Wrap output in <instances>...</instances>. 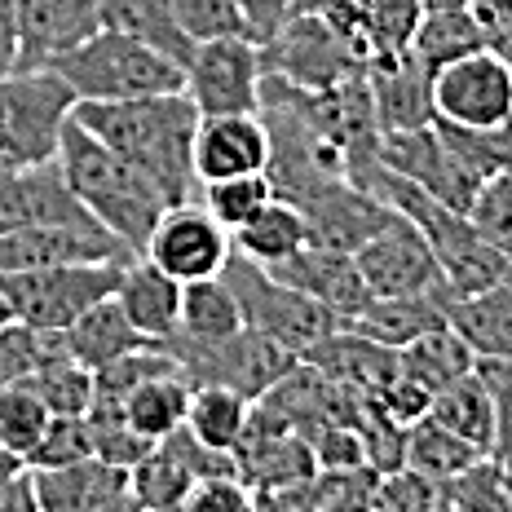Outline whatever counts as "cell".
Wrapping results in <instances>:
<instances>
[{"label": "cell", "instance_id": "cell-1", "mask_svg": "<svg viewBox=\"0 0 512 512\" xmlns=\"http://www.w3.org/2000/svg\"><path fill=\"white\" fill-rule=\"evenodd\" d=\"M71 115H76L89 133H98L111 151L133 159L173 204L195 199V190H199V173H195L199 106L186 98V89L146 93V98H120V102H76Z\"/></svg>", "mask_w": 512, "mask_h": 512}, {"label": "cell", "instance_id": "cell-2", "mask_svg": "<svg viewBox=\"0 0 512 512\" xmlns=\"http://www.w3.org/2000/svg\"><path fill=\"white\" fill-rule=\"evenodd\" d=\"M58 164H62V173H67L71 190H76V199L89 208V217L98 221L102 230H111L133 256H142L146 243H151V230L159 226V217L173 208V199H168L133 159L111 151L98 133H89L76 115L62 128Z\"/></svg>", "mask_w": 512, "mask_h": 512}, {"label": "cell", "instance_id": "cell-3", "mask_svg": "<svg viewBox=\"0 0 512 512\" xmlns=\"http://www.w3.org/2000/svg\"><path fill=\"white\" fill-rule=\"evenodd\" d=\"M62 80L71 84L80 102H120L146 98V93H173L181 89V62L159 53L155 45L124 31L98 27L76 49L58 53L49 62Z\"/></svg>", "mask_w": 512, "mask_h": 512}, {"label": "cell", "instance_id": "cell-4", "mask_svg": "<svg viewBox=\"0 0 512 512\" xmlns=\"http://www.w3.org/2000/svg\"><path fill=\"white\" fill-rule=\"evenodd\" d=\"M76 93L53 67H18L0 80V155L14 168L58 155Z\"/></svg>", "mask_w": 512, "mask_h": 512}, {"label": "cell", "instance_id": "cell-5", "mask_svg": "<svg viewBox=\"0 0 512 512\" xmlns=\"http://www.w3.org/2000/svg\"><path fill=\"white\" fill-rule=\"evenodd\" d=\"M371 58L358 45V36L332 14H314V9H296L287 23L261 40V71L279 76L301 89H332L336 80L367 71Z\"/></svg>", "mask_w": 512, "mask_h": 512}, {"label": "cell", "instance_id": "cell-6", "mask_svg": "<svg viewBox=\"0 0 512 512\" xmlns=\"http://www.w3.org/2000/svg\"><path fill=\"white\" fill-rule=\"evenodd\" d=\"M159 345L177 358L181 376L190 384H226V389L243 393V398H261L279 384L287 371L301 362V354H292L287 345L270 340L265 332L243 323L234 336L226 340H190V336H164Z\"/></svg>", "mask_w": 512, "mask_h": 512}, {"label": "cell", "instance_id": "cell-7", "mask_svg": "<svg viewBox=\"0 0 512 512\" xmlns=\"http://www.w3.org/2000/svg\"><path fill=\"white\" fill-rule=\"evenodd\" d=\"M221 279L230 283L234 301L243 309V323L265 332L270 340L287 345L292 354H305L309 345H318L327 332H336L340 318L327 305H318L314 296L296 292L283 279H274L261 261L243 256L239 248H230V261L221 270Z\"/></svg>", "mask_w": 512, "mask_h": 512}, {"label": "cell", "instance_id": "cell-8", "mask_svg": "<svg viewBox=\"0 0 512 512\" xmlns=\"http://www.w3.org/2000/svg\"><path fill=\"white\" fill-rule=\"evenodd\" d=\"M124 261H67L40 265V270L0 274V292L9 301V314L40 332H67L89 305L115 292Z\"/></svg>", "mask_w": 512, "mask_h": 512}, {"label": "cell", "instance_id": "cell-9", "mask_svg": "<svg viewBox=\"0 0 512 512\" xmlns=\"http://www.w3.org/2000/svg\"><path fill=\"white\" fill-rule=\"evenodd\" d=\"M354 261L371 296H442L451 301V287L442 279V265H437L424 230L398 208H389V217L371 230Z\"/></svg>", "mask_w": 512, "mask_h": 512}, {"label": "cell", "instance_id": "cell-10", "mask_svg": "<svg viewBox=\"0 0 512 512\" xmlns=\"http://www.w3.org/2000/svg\"><path fill=\"white\" fill-rule=\"evenodd\" d=\"M181 89L199 115H243L261 106V45L252 36L195 40L181 62Z\"/></svg>", "mask_w": 512, "mask_h": 512}, {"label": "cell", "instance_id": "cell-11", "mask_svg": "<svg viewBox=\"0 0 512 512\" xmlns=\"http://www.w3.org/2000/svg\"><path fill=\"white\" fill-rule=\"evenodd\" d=\"M433 111L442 124L490 128L512 115V62L499 49H473L433 71Z\"/></svg>", "mask_w": 512, "mask_h": 512}, {"label": "cell", "instance_id": "cell-12", "mask_svg": "<svg viewBox=\"0 0 512 512\" xmlns=\"http://www.w3.org/2000/svg\"><path fill=\"white\" fill-rule=\"evenodd\" d=\"M380 159L415 181L420 190H429L433 199H442L446 208L468 212L482 177L460 159L451 146V137L442 133V124H420V128H398V133H380Z\"/></svg>", "mask_w": 512, "mask_h": 512}, {"label": "cell", "instance_id": "cell-13", "mask_svg": "<svg viewBox=\"0 0 512 512\" xmlns=\"http://www.w3.org/2000/svg\"><path fill=\"white\" fill-rule=\"evenodd\" d=\"M230 230L217 226V217L186 199V204H173L159 217V226L151 230V243H146L142 256H151L159 270H168L181 283H195V279H217L230 261Z\"/></svg>", "mask_w": 512, "mask_h": 512}, {"label": "cell", "instance_id": "cell-14", "mask_svg": "<svg viewBox=\"0 0 512 512\" xmlns=\"http://www.w3.org/2000/svg\"><path fill=\"white\" fill-rule=\"evenodd\" d=\"M27 226H98L76 199L58 155L45 164L9 168V177L0 181V234Z\"/></svg>", "mask_w": 512, "mask_h": 512}, {"label": "cell", "instance_id": "cell-15", "mask_svg": "<svg viewBox=\"0 0 512 512\" xmlns=\"http://www.w3.org/2000/svg\"><path fill=\"white\" fill-rule=\"evenodd\" d=\"M36 473L40 512H137L133 508V468L106 464L98 455L62 468H31Z\"/></svg>", "mask_w": 512, "mask_h": 512}, {"label": "cell", "instance_id": "cell-16", "mask_svg": "<svg viewBox=\"0 0 512 512\" xmlns=\"http://www.w3.org/2000/svg\"><path fill=\"white\" fill-rule=\"evenodd\" d=\"M128 256L133 252L102 226H27L0 234V274L67 261H128Z\"/></svg>", "mask_w": 512, "mask_h": 512}, {"label": "cell", "instance_id": "cell-17", "mask_svg": "<svg viewBox=\"0 0 512 512\" xmlns=\"http://www.w3.org/2000/svg\"><path fill=\"white\" fill-rule=\"evenodd\" d=\"M18 67H49L102 27V0H14Z\"/></svg>", "mask_w": 512, "mask_h": 512}, {"label": "cell", "instance_id": "cell-18", "mask_svg": "<svg viewBox=\"0 0 512 512\" xmlns=\"http://www.w3.org/2000/svg\"><path fill=\"white\" fill-rule=\"evenodd\" d=\"M270 159V133L256 111L243 115H199L195 128V173L199 186L239 173H265Z\"/></svg>", "mask_w": 512, "mask_h": 512}, {"label": "cell", "instance_id": "cell-19", "mask_svg": "<svg viewBox=\"0 0 512 512\" xmlns=\"http://www.w3.org/2000/svg\"><path fill=\"white\" fill-rule=\"evenodd\" d=\"M371 102H376L380 133H398V128L433 124V67L415 49H402L393 58H376L367 67Z\"/></svg>", "mask_w": 512, "mask_h": 512}, {"label": "cell", "instance_id": "cell-20", "mask_svg": "<svg viewBox=\"0 0 512 512\" xmlns=\"http://www.w3.org/2000/svg\"><path fill=\"white\" fill-rule=\"evenodd\" d=\"M274 279H283L296 292L314 296L318 305H327L336 318L358 314L362 305L371 301L367 283L358 274L354 252H336V248H318V243H305L301 252H292L279 265H265Z\"/></svg>", "mask_w": 512, "mask_h": 512}, {"label": "cell", "instance_id": "cell-21", "mask_svg": "<svg viewBox=\"0 0 512 512\" xmlns=\"http://www.w3.org/2000/svg\"><path fill=\"white\" fill-rule=\"evenodd\" d=\"M301 217L309 230V243L336 252H358L371 239V230L389 217V204H380L376 195H367L354 181H332L318 195L301 199Z\"/></svg>", "mask_w": 512, "mask_h": 512}, {"label": "cell", "instance_id": "cell-22", "mask_svg": "<svg viewBox=\"0 0 512 512\" xmlns=\"http://www.w3.org/2000/svg\"><path fill=\"white\" fill-rule=\"evenodd\" d=\"M115 301L124 305L128 323L146 340H164L181 323V279L159 270L151 256H128L120 265V283H115Z\"/></svg>", "mask_w": 512, "mask_h": 512}, {"label": "cell", "instance_id": "cell-23", "mask_svg": "<svg viewBox=\"0 0 512 512\" xmlns=\"http://www.w3.org/2000/svg\"><path fill=\"white\" fill-rule=\"evenodd\" d=\"M301 358L314 362L323 376L349 384V389H362V393H380L384 384H389L402 371L398 349H389V345H380V340H367V336L349 332V327H336V332H327L318 345H309Z\"/></svg>", "mask_w": 512, "mask_h": 512}, {"label": "cell", "instance_id": "cell-24", "mask_svg": "<svg viewBox=\"0 0 512 512\" xmlns=\"http://www.w3.org/2000/svg\"><path fill=\"white\" fill-rule=\"evenodd\" d=\"M340 327L389 349H407L411 340L446 327V301L442 296H371L358 314L340 318Z\"/></svg>", "mask_w": 512, "mask_h": 512}, {"label": "cell", "instance_id": "cell-25", "mask_svg": "<svg viewBox=\"0 0 512 512\" xmlns=\"http://www.w3.org/2000/svg\"><path fill=\"white\" fill-rule=\"evenodd\" d=\"M446 323L473 345L477 358H512V270L482 292L446 301Z\"/></svg>", "mask_w": 512, "mask_h": 512}, {"label": "cell", "instance_id": "cell-26", "mask_svg": "<svg viewBox=\"0 0 512 512\" xmlns=\"http://www.w3.org/2000/svg\"><path fill=\"white\" fill-rule=\"evenodd\" d=\"M62 336H67L71 358H76L80 367H89V371H98V367H106V362L133 354V349H142V345H155V340H146L133 323H128V314H124V305L115 301V292L102 296L98 305L84 309V314Z\"/></svg>", "mask_w": 512, "mask_h": 512}, {"label": "cell", "instance_id": "cell-27", "mask_svg": "<svg viewBox=\"0 0 512 512\" xmlns=\"http://www.w3.org/2000/svg\"><path fill=\"white\" fill-rule=\"evenodd\" d=\"M429 415L437 424H446L455 437H464L468 446H477L482 455L495 451V402H490V389L477 376V367L468 376L451 380L446 389H437L429 402Z\"/></svg>", "mask_w": 512, "mask_h": 512}, {"label": "cell", "instance_id": "cell-28", "mask_svg": "<svg viewBox=\"0 0 512 512\" xmlns=\"http://www.w3.org/2000/svg\"><path fill=\"white\" fill-rule=\"evenodd\" d=\"M190 393H195V384L181 376V371H159V376L142 380L124 398V415H128V424H133L142 437L164 442L168 433H177L181 424H186Z\"/></svg>", "mask_w": 512, "mask_h": 512}, {"label": "cell", "instance_id": "cell-29", "mask_svg": "<svg viewBox=\"0 0 512 512\" xmlns=\"http://www.w3.org/2000/svg\"><path fill=\"white\" fill-rule=\"evenodd\" d=\"M133 482V508L137 512H168V508H186V495L195 486V473L181 460V451L173 442H155L142 460L128 473Z\"/></svg>", "mask_w": 512, "mask_h": 512}, {"label": "cell", "instance_id": "cell-30", "mask_svg": "<svg viewBox=\"0 0 512 512\" xmlns=\"http://www.w3.org/2000/svg\"><path fill=\"white\" fill-rule=\"evenodd\" d=\"M230 239H234V248H239L243 256H252V261L279 265V261H287L292 252L305 248V243H309V230H305L301 208L274 195L270 204L256 212L252 221H243V226L234 230Z\"/></svg>", "mask_w": 512, "mask_h": 512}, {"label": "cell", "instance_id": "cell-31", "mask_svg": "<svg viewBox=\"0 0 512 512\" xmlns=\"http://www.w3.org/2000/svg\"><path fill=\"white\" fill-rule=\"evenodd\" d=\"M102 27L146 40L177 62H186L190 53V36L177 23L173 0H102Z\"/></svg>", "mask_w": 512, "mask_h": 512}, {"label": "cell", "instance_id": "cell-32", "mask_svg": "<svg viewBox=\"0 0 512 512\" xmlns=\"http://www.w3.org/2000/svg\"><path fill=\"white\" fill-rule=\"evenodd\" d=\"M398 362H402V371H407L411 380H420L429 393H437V389H446L451 380L468 376V371L477 367V354H473V345H468V340L446 323V327H437V332H429V336L411 340L407 349H398Z\"/></svg>", "mask_w": 512, "mask_h": 512}, {"label": "cell", "instance_id": "cell-33", "mask_svg": "<svg viewBox=\"0 0 512 512\" xmlns=\"http://www.w3.org/2000/svg\"><path fill=\"white\" fill-rule=\"evenodd\" d=\"M252 420V398L226 389V384H195L190 393V411H186V429L199 442L217 446V451H234L239 437L248 433Z\"/></svg>", "mask_w": 512, "mask_h": 512}, {"label": "cell", "instance_id": "cell-34", "mask_svg": "<svg viewBox=\"0 0 512 512\" xmlns=\"http://www.w3.org/2000/svg\"><path fill=\"white\" fill-rule=\"evenodd\" d=\"M243 327V309L234 301L230 283L221 279H195L181 283V323L177 332L190 340H226Z\"/></svg>", "mask_w": 512, "mask_h": 512}, {"label": "cell", "instance_id": "cell-35", "mask_svg": "<svg viewBox=\"0 0 512 512\" xmlns=\"http://www.w3.org/2000/svg\"><path fill=\"white\" fill-rule=\"evenodd\" d=\"M473 460H482V451L455 437L446 424H437L433 415H420L415 424H407V468L424 473L429 482L442 486L446 477L464 473Z\"/></svg>", "mask_w": 512, "mask_h": 512}, {"label": "cell", "instance_id": "cell-36", "mask_svg": "<svg viewBox=\"0 0 512 512\" xmlns=\"http://www.w3.org/2000/svg\"><path fill=\"white\" fill-rule=\"evenodd\" d=\"M411 49L437 71L442 62H455L473 49H486V40L468 9H424L420 27H415V36H411Z\"/></svg>", "mask_w": 512, "mask_h": 512}, {"label": "cell", "instance_id": "cell-37", "mask_svg": "<svg viewBox=\"0 0 512 512\" xmlns=\"http://www.w3.org/2000/svg\"><path fill=\"white\" fill-rule=\"evenodd\" d=\"M49 402L40 398V389L31 380H9L0 384V446H9L14 455H31V446L40 442L49 424Z\"/></svg>", "mask_w": 512, "mask_h": 512}, {"label": "cell", "instance_id": "cell-38", "mask_svg": "<svg viewBox=\"0 0 512 512\" xmlns=\"http://www.w3.org/2000/svg\"><path fill=\"white\" fill-rule=\"evenodd\" d=\"M199 195H204V208L217 217V226H226L230 234L243 226V221H252L256 212L274 199V186L265 173H239V177H221V181H204L199 186Z\"/></svg>", "mask_w": 512, "mask_h": 512}, {"label": "cell", "instance_id": "cell-39", "mask_svg": "<svg viewBox=\"0 0 512 512\" xmlns=\"http://www.w3.org/2000/svg\"><path fill=\"white\" fill-rule=\"evenodd\" d=\"M376 482H380V468H371V464H362V468H318V473L309 477L305 508H314V512L371 508Z\"/></svg>", "mask_w": 512, "mask_h": 512}, {"label": "cell", "instance_id": "cell-40", "mask_svg": "<svg viewBox=\"0 0 512 512\" xmlns=\"http://www.w3.org/2000/svg\"><path fill=\"white\" fill-rule=\"evenodd\" d=\"M27 380L40 389V398L49 402L53 415H89V407H93V371L80 367L71 354L49 358L45 367L31 371Z\"/></svg>", "mask_w": 512, "mask_h": 512}, {"label": "cell", "instance_id": "cell-41", "mask_svg": "<svg viewBox=\"0 0 512 512\" xmlns=\"http://www.w3.org/2000/svg\"><path fill=\"white\" fill-rule=\"evenodd\" d=\"M442 508H455V512H482V508H499L508 512V495H504V473H499V460L495 455H482L464 468V473L446 477L442 486Z\"/></svg>", "mask_w": 512, "mask_h": 512}, {"label": "cell", "instance_id": "cell-42", "mask_svg": "<svg viewBox=\"0 0 512 512\" xmlns=\"http://www.w3.org/2000/svg\"><path fill=\"white\" fill-rule=\"evenodd\" d=\"M89 424H93V455L106 464H120V468H133L151 451V437H142L128 424L124 407H111V402H93L89 407Z\"/></svg>", "mask_w": 512, "mask_h": 512}, {"label": "cell", "instance_id": "cell-43", "mask_svg": "<svg viewBox=\"0 0 512 512\" xmlns=\"http://www.w3.org/2000/svg\"><path fill=\"white\" fill-rule=\"evenodd\" d=\"M93 455V424L89 415H49L40 442L31 446L27 464L31 468H62Z\"/></svg>", "mask_w": 512, "mask_h": 512}, {"label": "cell", "instance_id": "cell-44", "mask_svg": "<svg viewBox=\"0 0 512 512\" xmlns=\"http://www.w3.org/2000/svg\"><path fill=\"white\" fill-rule=\"evenodd\" d=\"M181 31L195 40H221V36H252L248 14L239 0H173Z\"/></svg>", "mask_w": 512, "mask_h": 512}, {"label": "cell", "instance_id": "cell-45", "mask_svg": "<svg viewBox=\"0 0 512 512\" xmlns=\"http://www.w3.org/2000/svg\"><path fill=\"white\" fill-rule=\"evenodd\" d=\"M464 217L473 221L482 239H490L495 248H504L512 256V177H504V173L482 177V186H477Z\"/></svg>", "mask_w": 512, "mask_h": 512}, {"label": "cell", "instance_id": "cell-46", "mask_svg": "<svg viewBox=\"0 0 512 512\" xmlns=\"http://www.w3.org/2000/svg\"><path fill=\"white\" fill-rule=\"evenodd\" d=\"M371 508H384V512H433L442 508V490L437 482H429L424 473H415V468H389V473H380L376 482V495H371Z\"/></svg>", "mask_w": 512, "mask_h": 512}, {"label": "cell", "instance_id": "cell-47", "mask_svg": "<svg viewBox=\"0 0 512 512\" xmlns=\"http://www.w3.org/2000/svg\"><path fill=\"white\" fill-rule=\"evenodd\" d=\"M477 376L486 380L490 402H495V451L512 455V358H477Z\"/></svg>", "mask_w": 512, "mask_h": 512}, {"label": "cell", "instance_id": "cell-48", "mask_svg": "<svg viewBox=\"0 0 512 512\" xmlns=\"http://www.w3.org/2000/svg\"><path fill=\"white\" fill-rule=\"evenodd\" d=\"M186 508L190 512H230V508H252V490L243 477H204V482L190 486L186 495Z\"/></svg>", "mask_w": 512, "mask_h": 512}, {"label": "cell", "instance_id": "cell-49", "mask_svg": "<svg viewBox=\"0 0 512 512\" xmlns=\"http://www.w3.org/2000/svg\"><path fill=\"white\" fill-rule=\"evenodd\" d=\"M468 14L482 31L486 49L504 53L512 45V0H468Z\"/></svg>", "mask_w": 512, "mask_h": 512}, {"label": "cell", "instance_id": "cell-50", "mask_svg": "<svg viewBox=\"0 0 512 512\" xmlns=\"http://www.w3.org/2000/svg\"><path fill=\"white\" fill-rule=\"evenodd\" d=\"M243 14H248V27H252V40L261 45V40H270L274 31H279L287 18L296 14V0H239Z\"/></svg>", "mask_w": 512, "mask_h": 512}, {"label": "cell", "instance_id": "cell-51", "mask_svg": "<svg viewBox=\"0 0 512 512\" xmlns=\"http://www.w3.org/2000/svg\"><path fill=\"white\" fill-rule=\"evenodd\" d=\"M0 512H40L36 473H31V464L23 468V473H14V477L0 482Z\"/></svg>", "mask_w": 512, "mask_h": 512}, {"label": "cell", "instance_id": "cell-52", "mask_svg": "<svg viewBox=\"0 0 512 512\" xmlns=\"http://www.w3.org/2000/svg\"><path fill=\"white\" fill-rule=\"evenodd\" d=\"M18 71V18L14 0H0V80Z\"/></svg>", "mask_w": 512, "mask_h": 512}, {"label": "cell", "instance_id": "cell-53", "mask_svg": "<svg viewBox=\"0 0 512 512\" xmlns=\"http://www.w3.org/2000/svg\"><path fill=\"white\" fill-rule=\"evenodd\" d=\"M354 0H296V9H314V14H345Z\"/></svg>", "mask_w": 512, "mask_h": 512}, {"label": "cell", "instance_id": "cell-54", "mask_svg": "<svg viewBox=\"0 0 512 512\" xmlns=\"http://www.w3.org/2000/svg\"><path fill=\"white\" fill-rule=\"evenodd\" d=\"M23 468H27L23 455H14L9 446H0V482H5V477H14V473H23Z\"/></svg>", "mask_w": 512, "mask_h": 512}, {"label": "cell", "instance_id": "cell-55", "mask_svg": "<svg viewBox=\"0 0 512 512\" xmlns=\"http://www.w3.org/2000/svg\"><path fill=\"white\" fill-rule=\"evenodd\" d=\"M499 473H504V495H508V512H512V455H495Z\"/></svg>", "mask_w": 512, "mask_h": 512}, {"label": "cell", "instance_id": "cell-56", "mask_svg": "<svg viewBox=\"0 0 512 512\" xmlns=\"http://www.w3.org/2000/svg\"><path fill=\"white\" fill-rule=\"evenodd\" d=\"M5 318H14V314H9V301H5V292H0V323H5Z\"/></svg>", "mask_w": 512, "mask_h": 512}, {"label": "cell", "instance_id": "cell-57", "mask_svg": "<svg viewBox=\"0 0 512 512\" xmlns=\"http://www.w3.org/2000/svg\"><path fill=\"white\" fill-rule=\"evenodd\" d=\"M9 168H14V164H9V159H5V155H0V181H5V177H9Z\"/></svg>", "mask_w": 512, "mask_h": 512}, {"label": "cell", "instance_id": "cell-58", "mask_svg": "<svg viewBox=\"0 0 512 512\" xmlns=\"http://www.w3.org/2000/svg\"><path fill=\"white\" fill-rule=\"evenodd\" d=\"M504 58H508V62H512V45H508V49H504Z\"/></svg>", "mask_w": 512, "mask_h": 512}]
</instances>
